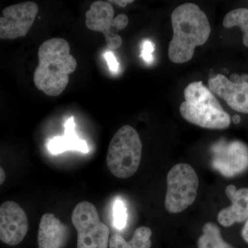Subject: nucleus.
Here are the masks:
<instances>
[{"mask_svg":"<svg viewBox=\"0 0 248 248\" xmlns=\"http://www.w3.org/2000/svg\"><path fill=\"white\" fill-rule=\"evenodd\" d=\"M242 236L248 244V218L242 230Z\"/></svg>","mask_w":248,"mask_h":248,"instance_id":"4be33fe9","label":"nucleus"},{"mask_svg":"<svg viewBox=\"0 0 248 248\" xmlns=\"http://www.w3.org/2000/svg\"><path fill=\"white\" fill-rule=\"evenodd\" d=\"M173 37L170 42L169 57L176 63L190 61L196 47L203 45L211 32L206 15L197 5L186 3L171 15Z\"/></svg>","mask_w":248,"mask_h":248,"instance_id":"f257e3e1","label":"nucleus"},{"mask_svg":"<svg viewBox=\"0 0 248 248\" xmlns=\"http://www.w3.org/2000/svg\"><path fill=\"white\" fill-rule=\"evenodd\" d=\"M152 231L147 227H140L135 231L133 238L126 241L120 234L112 235L109 239L110 248H151Z\"/></svg>","mask_w":248,"mask_h":248,"instance_id":"2eb2a0df","label":"nucleus"},{"mask_svg":"<svg viewBox=\"0 0 248 248\" xmlns=\"http://www.w3.org/2000/svg\"><path fill=\"white\" fill-rule=\"evenodd\" d=\"M114 15L112 5L104 1H94L86 14V27L90 30L102 32L111 50H116L122 45L123 40L117 32L123 30L128 24L126 15L120 14L115 18Z\"/></svg>","mask_w":248,"mask_h":248,"instance_id":"0eeeda50","label":"nucleus"},{"mask_svg":"<svg viewBox=\"0 0 248 248\" xmlns=\"http://www.w3.org/2000/svg\"><path fill=\"white\" fill-rule=\"evenodd\" d=\"M64 128L63 136L55 137L48 142V149L50 153L58 155L68 151L89 153V147L86 142L77 136L74 117L68 119L64 124Z\"/></svg>","mask_w":248,"mask_h":248,"instance_id":"4468645a","label":"nucleus"},{"mask_svg":"<svg viewBox=\"0 0 248 248\" xmlns=\"http://www.w3.org/2000/svg\"><path fill=\"white\" fill-rule=\"evenodd\" d=\"M71 219L78 232V248L108 247V227L101 221L97 208L91 202L78 203L72 213Z\"/></svg>","mask_w":248,"mask_h":248,"instance_id":"423d86ee","label":"nucleus"},{"mask_svg":"<svg viewBox=\"0 0 248 248\" xmlns=\"http://www.w3.org/2000/svg\"><path fill=\"white\" fill-rule=\"evenodd\" d=\"M108 2L114 3V4L122 6V7H125L128 4H131V3L134 2V1L133 0H114V1H108Z\"/></svg>","mask_w":248,"mask_h":248,"instance_id":"412c9836","label":"nucleus"},{"mask_svg":"<svg viewBox=\"0 0 248 248\" xmlns=\"http://www.w3.org/2000/svg\"><path fill=\"white\" fill-rule=\"evenodd\" d=\"M69 237V230L53 214L41 218L37 242L39 248H63Z\"/></svg>","mask_w":248,"mask_h":248,"instance_id":"f8f14e48","label":"nucleus"},{"mask_svg":"<svg viewBox=\"0 0 248 248\" xmlns=\"http://www.w3.org/2000/svg\"><path fill=\"white\" fill-rule=\"evenodd\" d=\"M141 155L142 143L138 132L130 125H124L111 140L107 153L108 168L115 177L127 179L138 170Z\"/></svg>","mask_w":248,"mask_h":248,"instance_id":"20e7f679","label":"nucleus"},{"mask_svg":"<svg viewBox=\"0 0 248 248\" xmlns=\"http://www.w3.org/2000/svg\"><path fill=\"white\" fill-rule=\"evenodd\" d=\"M213 166L226 177H234L248 167V148L240 141L220 140L211 147Z\"/></svg>","mask_w":248,"mask_h":248,"instance_id":"1a4fd4ad","label":"nucleus"},{"mask_svg":"<svg viewBox=\"0 0 248 248\" xmlns=\"http://www.w3.org/2000/svg\"><path fill=\"white\" fill-rule=\"evenodd\" d=\"M5 179H6V174H5L4 169L0 166V186L4 184Z\"/></svg>","mask_w":248,"mask_h":248,"instance_id":"5701e85b","label":"nucleus"},{"mask_svg":"<svg viewBox=\"0 0 248 248\" xmlns=\"http://www.w3.org/2000/svg\"><path fill=\"white\" fill-rule=\"evenodd\" d=\"M223 27L230 28L238 27L242 31L243 42L248 47V9H237L233 10L225 16L223 21Z\"/></svg>","mask_w":248,"mask_h":248,"instance_id":"f3484780","label":"nucleus"},{"mask_svg":"<svg viewBox=\"0 0 248 248\" xmlns=\"http://www.w3.org/2000/svg\"><path fill=\"white\" fill-rule=\"evenodd\" d=\"M227 197L231 200V206L223 209L218 215V221L221 226L229 227L234 223H241L248 218V188L236 190L234 185L226 188Z\"/></svg>","mask_w":248,"mask_h":248,"instance_id":"ddd939ff","label":"nucleus"},{"mask_svg":"<svg viewBox=\"0 0 248 248\" xmlns=\"http://www.w3.org/2000/svg\"><path fill=\"white\" fill-rule=\"evenodd\" d=\"M28 230L27 214L20 205L11 201L0 205V241L17 246L25 238Z\"/></svg>","mask_w":248,"mask_h":248,"instance_id":"9b49d317","label":"nucleus"},{"mask_svg":"<svg viewBox=\"0 0 248 248\" xmlns=\"http://www.w3.org/2000/svg\"><path fill=\"white\" fill-rule=\"evenodd\" d=\"M184 97L181 115L190 123L208 129H225L231 125V117L202 81L189 84Z\"/></svg>","mask_w":248,"mask_h":248,"instance_id":"7ed1b4c3","label":"nucleus"},{"mask_svg":"<svg viewBox=\"0 0 248 248\" xmlns=\"http://www.w3.org/2000/svg\"><path fill=\"white\" fill-rule=\"evenodd\" d=\"M38 60L34 73L36 88L50 97L60 95L69 82V75L78 66L69 44L62 38L45 41L39 48Z\"/></svg>","mask_w":248,"mask_h":248,"instance_id":"f03ea898","label":"nucleus"},{"mask_svg":"<svg viewBox=\"0 0 248 248\" xmlns=\"http://www.w3.org/2000/svg\"><path fill=\"white\" fill-rule=\"evenodd\" d=\"M211 91L226 101L233 110L248 113V75L234 74L228 79L218 74L208 81Z\"/></svg>","mask_w":248,"mask_h":248,"instance_id":"9d476101","label":"nucleus"},{"mask_svg":"<svg viewBox=\"0 0 248 248\" xmlns=\"http://www.w3.org/2000/svg\"><path fill=\"white\" fill-rule=\"evenodd\" d=\"M199 248H234L222 239L221 232L215 223H207L203 228V234L198 240Z\"/></svg>","mask_w":248,"mask_h":248,"instance_id":"dca6fc26","label":"nucleus"},{"mask_svg":"<svg viewBox=\"0 0 248 248\" xmlns=\"http://www.w3.org/2000/svg\"><path fill=\"white\" fill-rule=\"evenodd\" d=\"M114 226L122 231L126 226L128 213L125 203L120 198L115 200L113 206Z\"/></svg>","mask_w":248,"mask_h":248,"instance_id":"a211bd4d","label":"nucleus"},{"mask_svg":"<svg viewBox=\"0 0 248 248\" xmlns=\"http://www.w3.org/2000/svg\"><path fill=\"white\" fill-rule=\"evenodd\" d=\"M104 58L107 60L108 65L110 71L113 73H117L119 71L120 68V64L119 62H117L115 55L111 51H107V53L104 54Z\"/></svg>","mask_w":248,"mask_h":248,"instance_id":"aec40b11","label":"nucleus"},{"mask_svg":"<svg viewBox=\"0 0 248 248\" xmlns=\"http://www.w3.org/2000/svg\"><path fill=\"white\" fill-rule=\"evenodd\" d=\"M167 186L165 208L170 213H182L197 198L198 177L190 165L176 164L168 174Z\"/></svg>","mask_w":248,"mask_h":248,"instance_id":"39448f33","label":"nucleus"},{"mask_svg":"<svg viewBox=\"0 0 248 248\" xmlns=\"http://www.w3.org/2000/svg\"><path fill=\"white\" fill-rule=\"evenodd\" d=\"M232 122L236 124H239L240 122H241V117L239 115H234L232 117Z\"/></svg>","mask_w":248,"mask_h":248,"instance_id":"b1692460","label":"nucleus"},{"mask_svg":"<svg viewBox=\"0 0 248 248\" xmlns=\"http://www.w3.org/2000/svg\"><path fill=\"white\" fill-rule=\"evenodd\" d=\"M155 50V45L151 40H146L143 41L141 46V51L140 57L146 63H151L154 61L153 53Z\"/></svg>","mask_w":248,"mask_h":248,"instance_id":"6ab92c4d","label":"nucleus"},{"mask_svg":"<svg viewBox=\"0 0 248 248\" xmlns=\"http://www.w3.org/2000/svg\"><path fill=\"white\" fill-rule=\"evenodd\" d=\"M38 12V6L32 1L5 8L2 17H0V39L16 40L27 35Z\"/></svg>","mask_w":248,"mask_h":248,"instance_id":"6e6552de","label":"nucleus"}]
</instances>
